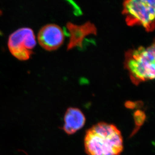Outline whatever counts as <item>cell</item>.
I'll use <instances>...</instances> for the list:
<instances>
[{
  "mask_svg": "<svg viewBox=\"0 0 155 155\" xmlns=\"http://www.w3.org/2000/svg\"><path fill=\"white\" fill-rule=\"evenodd\" d=\"M155 44L127 50L124 56V67L131 81L138 85L155 78Z\"/></svg>",
  "mask_w": 155,
  "mask_h": 155,
  "instance_id": "cell-2",
  "label": "cell"
},
{
  "mask_svg": "<svg viewBox=\"0 0 155 155\" xmlns=\"http://www.w3.org/2000/svg\"><path fill=\"white\" fill-rule=\"evenodd\" d=\"M85 120V116L81 110L70 107L65 113L63 130L68 135H73L84 127Z\"/></svg>",
  "mask_w": 155,
  "mask_h": 155,
  "instance_id": "cell-7",
  "label": "cell"
},
{
  "mask_svg": "<svg viewBox=\"0 0 155 155\" xmlns=\"http://www.w3.org/2000/svg\"><path fill=\"white\" fill-rule=\"evenodd\" d=\"M66 28L70 36L68 50L77 47H82V43L86 37L90 35H96L97 33L95 25L89 22L79 25L68 22Z\"/></svg>",
  "mask_w": 155,
  "mask_h": 155,
  "instance_id": "cell-6",
  "label": "cell"
},
{
  "mask_svg": "<svg viewBox=\"0 0 155 155\" xmlns=\"http://www.w3.org/2000/svg\"><path fill=\"white\" fill-rule=\"evenodd\" d=\"M146 119V115L143 111H137L135 113V120L137 127H140L143 124Z\"/></svg>",
  "mask_w": 155,
  "mask_h": 155,
  "instance_id": "cell-8",
  "label": "cell"
},
{
  "mask_svg": "<svg viewBox=\"0 0 155 155\" xmlns=\"http://www.w3.org/2000/svg\"><path fill=\"white\" fill-rule=\"evenodd\" d=\"M40 45L44 50L53 51L60 47L64 40V34L60 26L49 24L42 27L37 36Z\"/></svg>",
  "mask_w": 155,
  "mask_h": 155,
  "instance_id": "cell-5",
  "label": "cell"
},
{
  "mask_svg": "<svg viewBox=\"0 0 155 155\" xmlns=\"http://www.w3.org/2000/svg\"><path fill=\"white\" fill-rule=\"evenodd\" d=\"M36 46L34 31L31 28H19L9 36L8 47L13 56L20 60H28L33 54Z\"/></svg>",
  "mask_w": 155,
  "mask_h": 155,
  "instance_id": "cell-4",
  "label": "cell"
},
{
  "mask_svg": "<svg viewBox=\"0 0 155 155\" xmlns=\"http://www.w3.org/2000/svg\"><path fill=\"white\" fill-rule=\"evenodd\" d=\"M84 145L87 155H120L124 150L120 130L114 124L104 122L88 129Z\"/></svg>",
  "mask_w": 155,
  "mask_h": 155,
  "instance_id": "cell-1",
  "label": "cell"
},
{
  "mask_svg": "<svg viewBox=\"0 0 155 155\" xmlns=\"http://www.w3.org/2000/svg\"><path fill=\"white\" fill-rule=\"evenodd\" d=\"M2 15V11L0 10V16H1Z\"/></svg>",
  "mask_w": 155,
  "mask_h": 155,
  "instance_id": "cell-9",
  "label": "cell"
},
{
  "mask_svg": "<svg viewBox=\"0 0 155 155\" xmlns=\"http://www.w3.org/2000/svg\"><path fill=\"white\" fill-rule=\"evenodd\" d=\"M123 14L128 26H141L152 32L155 28V0H124Z\"/></svg>",
  "mask_w": 155,
  "mask_h": 155,
  "instance_id": "cell-3",
  "label": "cell"
}]
</instances>
